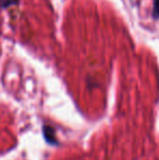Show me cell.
<instances>
[{"label": "cell", "mask_w": 159, "mask_h": 160, "mask_svg": "<svg viewBox=\"0 0 159 160\" xmlns=\"http://www.w3.org/2000/svg\"><path fill=\"white\" fill-rule=\"evenodd\" d=\"M153 15L155 19H158L159 18V0H154Z\"/></svg>", "instance_id": "6da1fadb"}, {"label": "cell", "mask_w": 159, "mask_h": 160, "mask_svg": "<svg viewBox=\"0 0 159 160\" xmlns=\"http://www.w3.org/2000/svg\"><path fill=\"white\" fill-rule=\"evenodd\" d=\"M17 3V0H0V7H9Z\"/></svg>", "instance_id": "7a4b0ae2"}]
</instances>
